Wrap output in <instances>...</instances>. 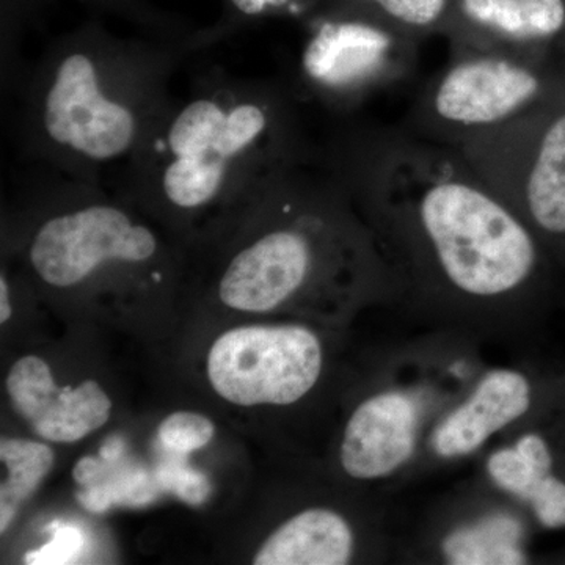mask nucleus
Instances as JSON below:
<instances>
[{
    "mask_svg": "<svg viewBox=\"0 0 565 565\" xmlns=\"http://www.w3.org/2000/svg\"><path fill=\"white\" fill-rule=\"evenodd\" d=\"M455 148L565 259V82L522 117Z\"/></svg>",
    "mask_w": 565,
    "mask_h": 565,
    "instance_id": "obj_5",
    "label": "nucleus"
},
{
    "mask_svg": "<svg viewBox=\"0 0 565 565\" xmlns=\"http://www.w3.org/2000/svg\"><path fill=\"white\" fill-rule=\"evenodd\" d=\"M460 13L476 36L456 51H500L556 57L565 40V0H460Z\"/></svg>",
    "mask_w": 565,
    "mask_h": 565,
    "instance_id": "obj_12",
    "label": "nucleus"
},
{
    "mask_svg": "<svg viewBox=\"0 0 565 565\" xmlns=\"http://www.w3.org/2000/svg\"><path fill=\"white\" fill-rule=\"evenodd\" d=\"M559 61H561V66H563L564 74H565V40H564V43H563V47H561Z\"/></svg>",
    "mask_w": 565,
    "mask_h": 565,
    "instance_id": "obj_23",
    "label": "nucleus"
},
{
    "mask_svg": "<svg viewBox=\"0 0 565 565\" xmlns=\"http://www.w3.org/2000/svg\"><path fill=\"white\" fill-rule=\"evenodd\" d=\"M533 381L522 371L492 370L482 375L470 394L438 422L430 448L438 459H463L475 455L533 408Z\"/></svg>",
    "mask_w": 565,
    "mask_h": 565,
    "instance_id": "obj_11",
    "label": "nucleus"
},
{
    "mask_svg": "<svg viewBox=\"0 0 565 565\" xmlns=\"http://www.w3.org/2000/svg\"><path fill=\"white\" fill-rule=\"evenodd\" d=\"M300 0H228L234 13L243 18H262L294 9Z\"/></svg>",
    "mask_w": 565,
    "mask_h": 565,
    "instance_id": "obj_20",
    "label": "nucleus"
},
{
    "mask_svg": "<svg viewBox=\"0 0 565 565\" xmlns=\"http://www.w3.org/2000/svg\"><path fill=\"white\" fill-rule=\"evenodd\" d=\"M486 471L498 489L530 509L539 525L565 530V475L557 468L555 446L546 435H520L514 444L489 456Z\"/></svg>",
    "mask_w": 565,
    "mask_h": 565,
    "instance_id": "obj_13",
    "label": "nucleus"
},
{
    "mask_svg": "<svg viewBox=\"0 0 565 565\" xmlns=\"http://www.w3.org/2000/svg\"><path fill=\"white\" fill-rule=\"evenodd\" d=\"M158 435L163 446L188 455L211 444L215 426L206 416L193 412H174L163 419Z\"/></svg>",
    "mask_w": 565,
    "mask_h": 565,
    "instance_id": "obj_17",
    "label": "nucleus"
},
{
    "mask_svg": "<svg viewBox=\"0 0 565 565\" xmlns=\"http://www.w3.org/2000/svg\"><path fill=\"white\" fill-rule=\"evenodd\" d=\"M399 29L426 31L444 20L448 0H364Z\"/></svg>",
    "mask_w": 565,
    "mask_h": 565,
    "instance_id": "obj_18",
    "label": "nucleus"
},
{
    "mask_svg": "<svg viewBox=\"0 0 565 565\" xmlns=\"http://www.w3.org/2000/svg\"><path fill=\"white\" fill-rule=\"evenodd\" d=\"M74 182L76 202L43 217L29 241V266L43 285L66 291L161 263V239L151 226L96 192L92 181Z\"/></svg>",
    "mask_w": 565,
    "mask_h": 565,
    "instance_id": "obj_6",
    "label": "nucleus"
},
{
    "mask_svg": "<svg viewBox=\"0 0 565 565\" xmlns=\"http://www.w3.org/2000/svg\"><path fill=\"white\" fill-rule=\"evenodd\" d=\"M355 535L348 520L313 508L286 520L258 550L256 565H343L351 563Z\"/></svg>",
    "mask_w": 565,
    "mask_h": 565,
    "instance_id": "obj_14",
    "label": "nucleus"
},
{
    "mask_svg": "<svg viewBox=\"0 0 565 565\" xmlns=\"http://www.w3.org/2000/svg\"><path fill=\"white\" fill-rule=\"evenodd\" d=\"M323 349L313 330L296 323L237 327L221 334L207 355V379L241 407L292 405L318 384Z\"/></svg>",
    "mask_w": 565,
    "mask_h": 565,
    "instance_id": "obj_7",
    "label": "nucleus"
},
{
    "mask_svg": "<svg viewBox=\"0 0 565 565\" xmlns=\"http://www.w3.org/2000/svg\"><path fill=\"white\" fill-rule=\"evenodd\" d=\"M0 462L7 470V479L0 486V533L6 534L17 519L21 505L50 475L55 455L50 446L39 441L2 438Z\"/></svg>",
    "mask_w": 565,
    "mask_h": 565,
    "instance_id": "obj_16",
    "label": "nucleus"
},
{
    "mask_svg": "<svg viewBox=\"0 0 565 565\" xmlns=\"http://www.w3.org/2000/svg\"><path fill=\"white\" fill-rule=\"evenodd\" d=\"M426 414L423 396L385 388L366 397L344 427L340 460L344 473L363 482L382 481L414 459Z\"/></svg>",
    "mask_w": 565,
    "mask_h": 565,
    "instance_id": "obj_9",
    "label": "nucleus"
},
{
    "mask_svg": "<svg viewBox=\"0 0 565 565\" xmlns=\"http://www.w3.org/2000/svg\"><path fill=\"white\" fill-rule=\"evenodd\" d=\"M98 468L99 465L96 460L90 459V457H85V459L81 460V462L76 465V468H74V478L79 482H87L88 479L95 478Z\"/></svg>",
    "mask_w": 565,
    "mask_h": 565,
    "instance_id": "obj_22",
    "label": "nucleus"
},
{
    "mask_svg": "<svg viewBox=\"0 0 565 565\" xmlns=\"http://www.w3.org/2000/svg\"><path fill=\"white\" fill-rule=\"evenodd\" d=\"M11 318L10 286L6 274L0 277V322L6 323Z\"/></svg>",
    "mask_w": 565,
    "mask_h": 565,
    "instance_id": "obj_21",
    "label": "nucleus"
},
{
    "mask_svg": "<svg viewBox=\"0 0 565 565\" xmlns=\"http://www.w3.org/2000/svg\"><path fill=\"white\" fill-rule=\"evenodd\" d=\"M308 147L288 88L210 77L167 109L128 163V182L140 199L173 214L223 215L259 178Z\"/></svg>",
    "mask_w": 565,
    "mask_h": 565,
    "instance_id": "obj_2",
    "label": "nucleus"
},
{
    "mask_svg": "<svg viewBox=\"0 0 565 565\" xmlns=\"http://www.w3.org/2000/svg\"><path fill=\"white\" fill-rule=\"evenodd\" d=\"M441 553L456 565L526 564L525 527L516 516L489 514L446 535Z\"/></svg>",
    "mask_w": 565,
    "mask_h": 565,
    "instance_id": "obj_15",
    "label": "nucleus"
},
{
    "mask_svg": "<svg viewBox=\"0 0 565 565\" xmlns=\"http://www.w3.org/2000/svg\"><path fill=\"white\" fill-rule=\"evenodd\" d=\"M564 82V70L556 57L462 52L427 85L408 128L459 147L522 117Z\"/></svg>",
    "mask_w": 565,
    "mask_h": 565,
    "instance_id": "obj_4",
    "label": "nucleus"
},
{
    "mask_svg": "<svg viewBox=\"0 0 565 565\" xmlns=\"http://www.w3.org/2000/svg\"><path fill=\"white\" fill-rule=\"evenodd\" d=\"M84 548V535L74 526L58 527L51 542L25 555V564L62 565L73 564Z\"/></svg>",
    "mask_w": 565,
    "mask_h": 565,
    "instance_id": "obj_19",
    "label": "nucleus"
},
{
    "mask_svg": "<svg viewBox=\"0 0 565 565\" xmlns=\"http://www.w3.org/2000/svg\"><path fill=\"white\" fill-rule=\"evenodd\" d=\"M180 54L98 33L62 41L25 90L29 150L73 180L96 182L106 167L128 166L172 106L170 73Z\"/></svg>",
    "mask_w": 565,
    "mask_h": 565,
    "instance_id": "obj_3",
    "label": "nucleus"
},
{
    "mask_svg": "<svg viewBox=\"0 0 565 565\" xmlns=\"http://www.w3.org/2000/svg\"><path fill=\"white\" fill-rule=\"evenodd\" d=\"M412 39L366 18H326L310 32L299 58L305 90L333 109L403 79L414 65Z\"/></svg>",
    "mask_w": 565,
    "mask_h": 565,
    "instance_id": "obj_8",
    "label": "nucleus"
},
{
    "mask_svg": "<svg viewBox=\"0 0 565 565\" xmlns=\"http://www.w3.org/2000/svg\"><path fill=\"white\" fill-rule=\"evenodd\" d=\"M7 393L14 412L52 444H76L110 419L111 401L98 382L61 388L50 364L36 355L22 356L11 366Z\"/></svg>",
    "mask_w": 565,
    "mask_h": 565,
    "instance_id": "obj_10",
    "label": "nucleus"
},
{
    "mask_svg": "<svg viewBox=\"0 0 565 565\" xmlns=\"http://www.w3.org/2000/svg\"><path fill=\"white\" fill-rule=\"evenodd\" d=\"M397 286L470 307L519 302L552 258L463 152L408 128H352L327 148Z\"/></svg>",
    "mask_w": 565,
    "mask_h": 565,
    "instance_id": "obj_1",
    "label": "nucleus"
}]
</instances>
